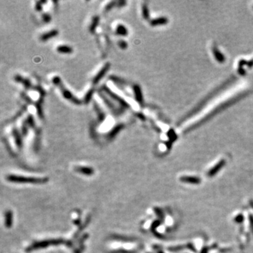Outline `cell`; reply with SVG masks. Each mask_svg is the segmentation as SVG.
<instances>
[{"label": "cell", "mask_w": 253, "mask_h": 253, "mask_svg": "<svg viewBox=\"0 0 253 253\" xmlns=\"http://www.w3.org/2000/svg\"><path fill=\"white\" fill-rule=\"evenodd\" d=\"M66 244L70 245V241H66L63 238H54V239H49V240H44V241H38L32 243L30 245L28 246L26 248V252H31V251L36 250H39L41 248H46L49 245H59Z\"/></svg>", "instance_id": "cell-1"}, {"label": "cell", "mask_w": 253, "mask_h": 253, "mask_svg": "<svg viewBox=\"0 0 253 253\" xmlns=\"http://www.w3.org/2000/svg\"><path fill=\"white\" fill-rule=\"evenodd\" d=\"M6 180L12 183L18 184H44L49 180L48 178L32 177V176H25L19 175H9L6 176Z\"/></svg>", "instance_id": "cell-2"}, {"label": "cell", "mask_w": 253, "mask_h": 253, "mask_svg": "<svg viewBox=\"0 0 253 253\" xmlns=\"http://www.w3.org/2000/svg\"><path fill=\"white\" fill-rule=\"evenodd\" d=\"M225 165H226L225 160L224 159L221 160L220 161H219L215 165L213 166V167L208 171V172L207 173V176H209V177H213V176H215L216 174H217V173L219 172V171L224 167V166H225Z\"/></svg>", "instance_id": "cell-3"}, {"label": "cell", "mask_w": 253, "mask_h": 253, "mask_svg": "<svg viewBox=\"0 0 253 253\" xmlns=\"http://www.w3.org/2000/svg\"><path fill=\"white\" fill-rule=\"evenodd\" d=\"M179 180L183 183L191 184H199L201 183V179L194 176H183L179 178Z\"/></svg>", "instance_id": "cell-4"}, {"label": "cell", "mask_w": 253, "mask_h": 253, "mask_svg": "<svg viewBox=\"0 0 253 253\" xmlns=\"http://www.w3.org/2000/svg\"><path fill=\"white\" fill-rule=\"evenodd\" d=\"M4 224L8 229L12 227L13 225V212L12 211L8 210L4 214Z\"/></svg>", "instance_id": "cell-5"}, {"label": "cell", "mask_w": 253, "mask_h": 253, "mask_svg": "<svg viewBox=\"0 0 253 253\" xmlns=\"http://www.w3.org/2000/svg\"><path fill=\"white\" fill-rule=\"evenodd\" d=\"M75 170L76 172L81 173V174H84V175L91 176L94 173V170L93 168L89 167H84V166H79V167H76L75 168Z\"/></svg>", "instance_id": "cell-6"}, {"label": "cell", "mask_w": 253, "mask_h": 253, "mask_svg": "<svg viewBox=\"0 0 253 253\" xmlns=\"http://www.w3.org/2000/svg\"><path fill=\"white\" fill-rule=\"evenodd\" d=\"M109 68H110V64L109 63H106V64L104 66V68L99 71V73H98L97 75L95 76V77L94 78V80H93L94 84H96V83L99 82L100 79L104 77L105 74H106V73L109 71Z\"/></svg>", "instance_id": "cell-7"}, {"label": "cell", "mask_w": 253, "mask_h": 253, "mask_svg": "<svg viewBox=\"0 0 253 253\" xmlns=\"http://www.w3.org/2000/svg\"><path fill=\"white\" fill-rule=\"evenodd\" d=\"M184 249H189L191 250L194 251V252H196V249H195V247L192 243H187L186 245H179V246H175V247H169L168 250H169L171 251H179V250H182Z\"/></svg>", "instance_id": "cell-8"}, {"label": "cell", "mask_w": 253, "mask_h": 253, "mask_svg": "<svg viewBox=\"0 0 253 253\" xmlns=\"http://www.w3.org/2000/svg\"><path fill=\"white\" fill-rule=\"evenodd\" d=\"M212 53L213 54H214V58H215V59L217 60L218 62L221 63L224 62V61H225V57H224V56L223 55L222 53H221V51L216 47V46H214V47L212 48Z\"/></svg>", "instance_id": "cell-9"}, {"label": "cell", "mask_w": 253, "mask_h": 253, "mask_svg": "<svg viewBox=\"0 0 253 253\" xmlns=\"http://www.w3.org/2000/svg\"><path fill=\"white\" fill-rule=\"evenodd\" d=\"M168 23V19L165 17H160L156 18L151 21V26H162V25H166Z\"/></svg>", "instance_id": "cell-10"}, {"label": "cell", "mask_w": 253, "mask_h": 253, "mask_svg": "<svg viewBox=\"0 0 253 253\" xmlns=\"http://www.w3.org/2000/svg\"><path fill=\"white\" fill-rule=\"evenodd\" d=\"M134 94H135V98L136 101L139 103H142L143 96H142V93H141L140 86L139 85H134Z\"/></svg>", "instance_id": "cell-11"}, {"label": "cell", "mask_w": 253, "mask_h": 253, "mask_svg": "<svg viewBox=\"0 0 253 253\" xmlns=\"http://www.w3.org/2000/svg\"><path fill=\"white\" fill-rule=\"evenodd\" d=\"M57 35H58V31L56 30H54L50 31L49 32L45 33V34H43L40 37V39L42 41H46L49 39H50V38H52L56 36Z\"/></svg>", "instance_id": "cell-12"}, {"label": "cell", "mask_w": 253, "mask_h": 253, "mask_svg": "<svg viewBox=\"0 0 253 253\" xmlns=\"http://www.w3.org/2000/svg\"><path fill=\"white\" fill-rule=\"evenodd\" d=\"M57 51L61 54H71L73 52L72 48L68 46L61 45L57 47Z\"/></svg>", "instance_id": "cell-13"}, {"label": "cell", "mask_w": 253, "mask_h": 253, "mask_svg": "<svg viewBox=\"0 0 253 253\" xmlns=\"http://www.w3.org/2000/svg\"><path fill=\"white\" fill-rule=\"evenodd\" d=\"M116 33H117L118 35H120L126 36V35H127L128 31L124 26H122V25H119V26H118L117 28H116Z\"/></svg>", "instance_id": "cell-14"}, {"label": "cell", "mask_w": 253, "mask_h": 253, "mask_svg": "<svg viewBox=\"0 0 253 253\" xmlns=\"http://www.w3.org/2000/svg\"><path fill=\"white\" fill-rule=\"evenodd\" d=\"M122 128H123L122 124H119V125L116 126L115 127L114 129L109 133V138H110V139H113V138L114 137V136H115L116 134H117L122 129Z\"/></svg>", "instance_id": "cell-15"}, {"label": "cell", "mask_w": 253, "mask_h": 253, "mask_svg": "<svg viewBox=\"0 0 253 253\" xmlns=\"http://www.w3.org/2000/svg\"><path fill=\"white\" fill-rule=\"evenodd\" d=\"M14 135L15 137V140H16V144H17V146L19 148L21 147V145H22V141H21V136H20L19 134H18V131H16V130H14Z\"/></svg>", "instance_id": "cell-16"}, {"label": "cell", "mask_w": 253, "mask_h": 253, "mask_svg": "<svg viewBox=\"0 0 253 253\" xmlns=\"http://www.w3.org/2000/svg\"><path fill=\"white\" fill-rule=\"evenodd\" d=\"M142 11H143V16H144V18L146 20L149 19V9H148V7H147V5H146V4L143 5Z\"/></svg>", "instance_id": "cell-17"}, {"label": "cell", "mask_w": 253, "mask_h": 253, "mask_svg": "<svg viewBox=\"0 0 253 253\" xmlns=\"http://www.w3.org/2000/svg\"><path fill=\"white\" fill-rule=\"evenodd\" d=\"M92 94H93V90H90L87 93V94H86L85 99H84V102H85L86 104L89 103V101H90V99H91V96H92Z\"/></svg>", "instance_id": "cell-18"}, {"label": "cell", "mask_w": 253, "mask_h": 253, "mask_svg": "<svg viewBox=\"0 0 253 253\" xmlns=\"http://www.w3.org/2000/svg\"><path fill=\"white\" fill-rule=\"evenodd\" d=\"M155 212H156V214H157V216L160 218V219H162V218L164 217V215H163V213L162 212V210H161L160 208H158V207L155 208Z\"/></svg>", "instance_id": "cell-19"}, {"label": "cell", "mask_w": 253, "mask_h": 253, "mask_svg": "<svg viewBox=\"0 0 253 253\" xmlns=\"http://www.w3.org/2000/svg\"><path fill=\"white\" fill-rule=\"evenodd\" d=\"M63 96H64V97L66 98V99H72L73 98V96H72V94H71V92H70L69 91L66 90V89H63Z\"/></svg>", "instance_id": "cell-20"}, {"label": "cell", "mask_w": 253, "mask_h": 253, "mask_svg": "<svg viewBox=\"0 0 253 253\" xmlns=\"http://www.w3.org/2000/svg\"><path fill=\"white\" fill-rule=\"evenodd\" d=\"M98 21H99V18L96 17L95 19L94 20V22H93V24L91 25V27H90V30L91 32H93L95 30V28H96V26H97L98 24Z\"/></svg>", "instance_id": "cell-21"}, {"label": "cell", "mask_w": 253, "mask_h": 253, "mask_svg": "<svg viewBox=\"0 0 253 253\" xmlns=\"http://www.w3.org/2000/svg\"><path fill=\"white\" fill-rule=\"evenodd\" d=\"M119 46L121 48V49H125L127 48V43L125 41H123V40H120L119 41Z\"/></svg>", "instance_id": "cell-22"}, {"label": "cell", "mask_w": 253, "mask_h": 253, "mask_svg": "<svg viewBox=\"0 0 253 253\" xmlns=\"http://www.w3.org/2000/svg\"><path fill=\"white\" fill-rule=\"evenodd\" d=\"M249 223L250 226V229L253 234V215H252V214H250L249 215Z\"/></svg>", "instance_id": "cell-23"}, {"label": "cell", "mask_w": 253, "mask_h": 253, "mask_svg": "<svg viewBox=\"0 0 253 253\" xmlns=\"http://www.w3.org/2000/svg\"><path fill=\"white\" fill-rule=\"evenodd\" d=\"M235 221L236 222H242L243 221V214H239L238 216L236 217Z\"/></svg>", "instance_id": "cell-24"}, {"label": "cell", "mask_w": 253, "mask_h": 253, "mask_svg": "<svg viewBox=\"0 0 253 253\" xmlns=\"http://www.w3.org/2000/svg\"><path fill=\"white\" fill-rule=\"evenodd\" d=\"M43 20H44V21H45V22H49V21L51 20V17L49 16V15L47 14H44L43 15Z\"/></svg>", "instance_id": "cell-25"}, {"label": "cell", "mask_w": 253, "mask_h": 253, "mask_svg": "<svg viewBox=\"0 0 253 253\" xmlns=\"http://www.w3.org/2000/svg\"><path fill=\"white\" fill-rule=\"evenodd\" d=\"M115 4V2H111V3H110V4L108 5L107 6H106V9H107V10L110 9L111 7H112V6H113V5H114Z\"/></svg>", "instance_id": "cell-26"}, {"label": "cell", "mask_w": 253, "mask_h": 253, "mask_svg": "<svg viewBox=\"0 0 253 253\" xmlns=\"http://www.w3.org/2000/svg\"><path fill=\"white\" fill-rule=\"evenodd\" d=\"M53 82H54L55 84H58V83H59L60 82V79L59 77H54V79H53Z\"/></svg>", "instance_id": "cell-27"}, {"label": "cell", "mask_w": 253, "mask_h": 253, "mask_svg": "<svg viewBox=\"0 0 253 253\" xmlns=\"http://www.w3.org/2000/svg\"><path fill=\"white\" fill-rule=\"evenodd\" d=\"M37 9L39 10V11H40V10L41 9V5H40V4H39V3H37Z\"/></svg>", "instance_id": "cell-28"}, {"label": "cell", "mask_w": 253, "mask_h": 253, "mask_svg": "<svg viewBox=\"0 0 253 253\" xmlns=\"http://www.w3.org/2000/svg\"><path fill=\"white\" fill-rule=\"evenodd\" d=\"M207 252H208V248L205 247V248L202 250V252H201V253H207Z\"/></svg>", "instance_id": "cell-29"}, {"label": "cell", "mask_w": 253, "mask_h": 253, "mask_svg": "<svg viewBox=\"0 0 253 253\" xmlns=\"http://www.w3.org/2000/svg\"><path fill=\"white\" fill-rule=\"evenodd\" d=\"M250 206L252 207V208L253 209V201L251 200L250 202Z\"/></svg>", "instance_id": "cell-30"}, {"label": "cell", "mask_w": 253, "mask_h": 253, "mask_svg": "<svg viewBox=\"0 0 253 253\" xmlns=\"http://www.w3.org/2000/svg\"><path fill=\"white\" fill-rule=\"evenodd\" d=\"M158 253H164L163 252H161V251H159V252H158Z\"/></svg>", "instance_id": "cell-31"}]
</instances>
